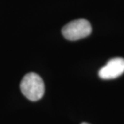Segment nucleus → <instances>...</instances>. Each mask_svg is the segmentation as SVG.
<instances>
[{
    "label": "nucleus",
    "mask_w": 124,
    "mask_h": 124,
    "mask_svg": "<svg viewBox=\"0 0 124 124\" xmlns=\"http://www.w3.org/2000/svg\"><path fill=\"white\" fill-rule=\"evenodd\" d=\"M20 89L28 99L36 101L44 96V83L39 75L34 72H30L23 77L20 84Z\"/></svg>",
    "instance_id": "1"
},
{
    "label": "nucleus",
    "mask_w": 124,
    "mask_h": 124,
    "mask_svg": "<svg viewBox=\"0 0 124 124\" xmlns=\"http://www.w3.org/2000/svg\"><path fill=\"white\" fill-rule=\"evenodd\" d=\"M92 27L88 20L79 19L73 20L62 28V32L63 37L69 41L81 39L90 35Z\"/></svg>",
    "instance_id": "2"
},
{
    "label": "nucleus",
    "mask_w": 124,
    "mask_h": 124,
    "mask_svg": "<svg viewBox=\"0 0 124 124\" xmlns=\"http://www.w3.org/2000/svg\"><path fill=\"white\" fill-rule=\"evenodd\" d=\"M124 72V59H111L99 71V76L103 79H112L119 77Z\"/></svg>",
    "instance_id": "3"
},
{
    "label": "nucleus",
    "mask_w": 124,
    "mask_h": 124,
    "mask_svg": "<svg viewBox=\"0 0 124 124\" xmlns=\"http://www.w3.org/2000/svg\"><path fill=\"white\" fill-rule=\"evenodd\" d=\"M81 124H88V123H82Z\"/></svg>",
    "instance_id": "4"
}]
</instances>
